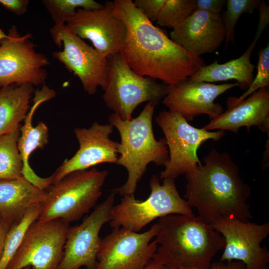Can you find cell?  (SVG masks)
<instances>
[{
    "label": "cell",
    "instance_id": "6da1fadb",
    "mask_svg": "<svg viewBox=\"0 0 269 269\" xmlns=\"http://www.w3.org/2000/svg\"><path fill=\"white\" fill-rule=\"evenodd\" d=\"M114 13L124 23L127 33L120 53L137 74L174 87L205 65L201 57L191 54L155 26L132 0H114Z\"/></svg>",
    "mask_w": 269,
    "mask_h": 269
},
{
    "label": "cell",
    "instance_id": "7a4b0ae2",
    "mask_svg": "<svg viewBox=\"0 0 269 269\" xmlns=\"http://www.w3.org/2000/svg\"><path fill=\"white\" fill-rule=\"evenodd\" d=\"M204 164L185 174L184 198L198 216L211 224L221 217L244 221L252 219L247 200L250 186L240 177L239 168L228 152L213 148L203 159Z\"/></svg>",
    "mask_w": 269,
    "mask_h": 269
},
{
    "label": "cell",
    "instance_id": "3957f363",
    "mask_svg": "<svg viewBox=\"0 0 269 269\" xmlns=\"http://www.w3.org/2000/svg\"><path fill=\"white\" fill-rule=\"evenodd\" d=\"M152 259L164 266L209 269L225 246L222 235L198 216L171 214L158 219Z\"/></svg>",
    "mask_w": 269,
    "mask_h": 269
},
{
    "label": "cell",
    "instance_id": "277c9868",
    "mask_svg": "<svg viewBox=\"0 0 269 269\" xmlns=\"http://www.w3.org/2000/svg\"><path fill=\"white\" fill-rule=\"evenodd\" d=\"M155 105L153 102H147L137 117L129 120H124L115 113L108 118L109 124L117 129L121 136L118 148L120 155L116 163L124 166L128 173L125 183L113 190L123 196L134 194L149 163L165 166L168 161L165 139L156 140L153 132Z\"/></svg>",
    "mask_w": 269,
    "mask_h": 269
},
{
    "label": "cell",
    "instance_id": "5b68a950",
    "mask_svg": "<svg viewBox=\"0 0 269 269\" xmlns=\"http://www.w3.org/2000/svg\"><path fill=\"white\" fill-rule=\"evenodd\" d=\"M108 174L93 167L70 172L52 184L45 190L38 220L61 219L69 224L79 220L96 205Z\"/></svg>",
    "mask_w": 269,
    "mask_h": 269
},
{
    "label": "cell",
    "instance_id": "8992f818",
    "mask_svg": "<svg viewBox=\"0 0 269 269\" xmlns=\"http://www.w3.org/2000/svg\"><path fill=\"white\" fill-rule=\"evenodd\" d=\"M149 186L150 193L145 200H137L134 194L127 195L119 204L114 205L110 221L113 228L121 227L138 232L157 218L192 213L186 200L178 193L174 180L164 179L161 184L159 177L153 175Z\"/></svg>",
    "mask_w": 269,
    "mask_h": 269
},
{
    "label": "cell",
    "instance_id": "52a82bcc",
    "mask_svg": "<svg viewBox=\"0 0 269 269\" xmlns=\"http://www.w3.org/2000/svg\"><path fill=\"white\" fill-rule=\"evenodd\" d=\"M171 86L134 72L120 54L109 57L104 93L105 105L124 120H129L141 103L156 105L163 99Z\"/></svg>",
    "mask_w": 269,
    "mask_h": 269
},
{
    "label": "cell",
    "instance_id": "ba28073f",
    "mask_svg": "<svg viewBox=\"0 0 269 269\" xmlns=\"http://www.w3.org/2000/svg\"><path fill=\"white\" fill-rule=\"evenodd\" d=\"M155 122L165 135L169 159L159 175L160 179L175 180L183 174L193 172L202 164L197 151L208 140L217 141L225 134L224 131H210L190 125L179 114L162 111L155 118Z\"/></svg>",
    "mask_w": 269,
    "mask_h": 269
},
{
    "label": "cell",
    "instance_id": "9c48e42d",
    "mask_svg": "<svg viewBox=\"0 0 269 269\" xmlns=\"http://www.w3.org/2000/svg\"><path fill=\"white\" fill-rule=\"evenodd\" d=\"M50 33L54 42L62 51L52 56L80 79L89 95L96 93L99 87L104 90L109 66V58L72 32L65 24L54 25Z\"/></svg>",
    "mask_w": 269,
    "mask_h": 269
},
{
    "label": "cell",
    "instance_id": "30bf717a",
    "mask_svg": "<svg viewBox=\"0 0 269 269\" xmlns=\"http://www.w3.org/2000/svg\"><path fill=\"white\" fill-rule=\"evenodd\" d=\"M69 227L61 219L34 221L6 269H58Z\"/></svg>",
    "mask_w": 269,
    "mask_h": 269
},
{
    "label": "cell",
    "instance_id": "8fae6325",
    "mask_svg": "<svg viewBox=\"0 0 269 269\" xmlns=\"http://www.w3.org/2000/svg\"><path fill=\"white\" fill-rule=\"evenodd\" d=\"M6 38L0 43V87L12 84H44L47 73L44 68L50 64L47 56L35 50L32 35L21 36L13 25Z\"/></svg>",
    "mask_w": 269,
    "mask_h": 269
},
{
    "label": "cell",
    "instance_id": "7c38bea8",
    "mask_svg": "<svg viewBox=\"0 0 269 269\" xmlns=\"http://www.w3.org/2000/svg\"><path fill=\"white\" fill-rule=\"evenodd\" d=\"M157 223L139 233L115 228L101 239L95 269H144L152 259L158 245L154 240Z\"/></svg>",
    "mask_w": 269,
    "mask_h": 269
},
{
    "label": "cell",
    "instance_id": "4fadbf2b",
    "mask_svg": "<svg viewBox=\"0 0 269 269\" xmlns=\"http://www.w3.org/2000/svg\"><path fill=\"white\" fill-rule=\"evenodd\" d=\"M211 225L224 238L220 262L238 261L246 269H268L269 252L261 243L269 234V223L258 224L227 217H219Z\"/></svg>",
    "mask_w": 269,
    "mask_h": 269
},
{
    "label": "cell",
    "instance_id": "5bb4252c",
    "mask_svg": "<svg viewBox=\"0 0 269 269\" xmlns=\"http://www.w3.org/2000/svg\"><path fill=\"white\" fill-rule=\"evenodd\" d=\"M116 193L97 205L92 212L79 224L69 227L62 260L58 269H95L101 239L103 226L111 220Z\"/></svg>",
    "mask_w": 269,
    "mask_h": 269
},
{
    "label": "cell",
    "instance_id": "9a60e30c",
    "mask_svg": "<svg viewBox=\"0 0 269 269\" xmlns=\"http://www.w3.org/2000/svg\"><path fill=\"white\" fill-rule=\"evenodd\" d=\"M114 7L113 1H107L98 9H78L65 24L81 39L90 40L95 49L107 57L120 54L127 29L114 14Z\"/></svg>",
    "mask_w": 269,
    "mask_h": 269
},
{
    "label": "cell",
    "instance_id": "2e32d148",
    "mask_svg": "<svg viewBox=\"0 0 269 269\" xmlns=\"http://www.w3.org/2000/svg\"><path fill=\"white\" fill-rule=\"evenodd\" d=\"M113 130L114 127L110 124L102 125L98 122L94 123L88 129H75L79 148L71 158L65 159L51 176L52 184L75 171L88 169L100 163H116L119 143L110 138Z\"/></svg>",
    "mask_w": 269,
    "mask_h": 269
},
{
    "label": "cell",
    "instance_id": "e0dca14e",
    "mask_svg": "<svg viewBox=\"0 0 269 269\" xmlns=\"http://www.w3.org/2000/svg\"><path fill=\"white\" fill-rule=\"evenodd\" d=\"M237 86H239L237 82L216 85L187 79L171 87L162 103L169 111L179 114L187 122L201 114L213 119L224 111L220 104L215 103V99Z\"/></svg>",
    "mask_w": 269,
    "mask_h": 269
},
{
    "label": "cell",
    "instance_id": "ac0fdd59",
    "mask_svg": "<svg viewBox=\"0 0 269 269\" xmlns=\"http://www.w3.org/2000/svg\"><path fill=\"white\" fill-rule=\"evenodd\" d=\"M225 36L222 15L198 9L176 25L170 32L171 40L199 57L216 51Z\"/></svg>",
    "mask_w": 269,
    "mask_h": 269
},
{
    "label": "cell",
    "instance_id": "d6986e66",
    "mask_svg": "<svg viewBox=\"0 0 269 269\" xmlns=\"http://www.w3.org/2000/svg\"><path fill=\"white\" fill-rule=\"evenodd\" d=\"M255 126L269 134V90L261 88L238 104L228 107L221 114L211 119L203 128L207 131L228 130L238 134L246 127L248 131Z\"/></svg>",
    "mask_w": 269,
    "mask_h": 269
},
{
    "label": "cell",
    "instance_id": "ffe728a7",
    "mask_svg": "<svg viewBox=\"0 0 269 269\" xmlns=\"http://www.w3.org/2000/svg\"><path fill=\"white\" fill-rule=\"evenodd\" d=\"M56 95L54 90L43 84L41 89L34 93L33 104L28 112L20 128V134L17 146L23 162L22 176L28 181L39 188L46 190L52 184L51 176L42 178L38 176L31 168L28 158L31 153L37 149L43 148L48 142V128L43 122L33 127L32 119L37 107L42 103L48 101Z\"/></svg>",
    "mask_w": 269,
    "mask_h": 269
},
{
    "label": "cell",
    "instance_id": "44dd1931",
    "mask_svg": "<svg viewBox=\"0 0 269 269\" xmlns=\"http://www.w3.org/2000/svg\"><path fill=\"white\" fill-rule=\"evenodd\" d=\"M45 190L23 177L0 179V220L11 228L18 223L32 207L41 204Z\"/></svg>",
    "mask_w": 269,
    "mask_h": 269
},
{
    "label": "cell",
    "instance_id": "7402d4cb",
    "mask_svg": "<svg viewBox=\"0 0 269 269\" xmlns=\"http://www.w3.org/2000/svg\"><path fill=\"white\" fill-rule=\"evenodd\" d=\"M263 31L257 29L256 35L246 51L240 57L220 64L217 61L205 65L190 76L188 80L211 83L236 80L239 86L248 88L254 79L255 66L251 61L253 49Z\"/></svg>",
    "mask_w": 269,
    "mask_h": 269
},
{
    "label": "cell",
    "instance_id": "603a6c76",
    "mask_svg": "<svg viewBox=\"0 0 269 269\" xmlns=\"http://www.w3.org/2000/svg\"><path fill=\"white\" fill-rule=\"evenodd\" d=\"M35 92L29 84H12L0 89V136L21 126Z\"/></svg>",
    "mask_w": 269,
    "mask_h": 269
},
{
    "label": "cell",
    "instance_id": "cb8c5ba5",
    "mask_svg": "<svg viewBox=\"0 0 269 269\" xmlns=\"http://www.w3.org/2000/svg\"><path fill=\"white\" fill-rule=\"evenodd\" d=\"M20 128L0 136V179L23 177V162L17 142Z\"/></svg>",
    "mask_w": 269,
    "mask_h": 269
},
{
    "label": "cell",
    "instance_id": "d4e9b609",
    "mask_svg": "<svg viewBox=\"0 0 269 269\" xmlns=\"http://www.w3.org/2000/svg\"><path fill=\"white\" fill-rule=\"evenodd\" d=\"M41 204L30 209L21 220L13 225L8 231L4 246L0 260V269H6L9 262L21 245L30 226L38 219Z\"/></svg>",
    "mask_w": 269,
    "mask_h": 269
},
{
    "label": "cell",
    "instance_id": "484cf974",
    "mask_svg": "<svg viewBox=\"0 0 269 269\" xmlns=\"http://www.w3.org/2000/svg\"><path fill=\"white\" fill-rule=\"evenodd\" d=\"M41 3L51 15L55 25L65 24L78 9L95 10L103 6L94 0H43Z\"/></svg>",
    "mask_w": 269,
    "mask_h": 269
},
{
    "label": "cell",
    "instance_id": "4316f807",
    "mask_svg": "<svg viewBox=\"0 0 269 269\" xmlns=\"http://www.w3.org/2000/svg\"><path fill=\"white\" fill-rule=\"evenodd\" d=\"M196 10V0H165L157 24L173 28Z\"/></svg>",
    "mask_w": 269,
    "mask_h": 269
},
{
    "label": "cell",
    "instance_id": "83f0119b",
    "mask_svg": "<svg viewBox=\"0 0 269 269\" xmlns=\"http://www.w3.org/2000/svg\"><path fill=\"white\" fill-rule=\"evenodd\" d=\"M261 1L260 0H227V9L222 16L226 36L225 47L227 48L229 42L235 45L234 32L236 23L241 16L245 12L251 13L253 10L258 7Z\"/></svg>",
    "mask_w": 269,
    "mask_h": 269
},
{
    "label": "cell",
    "instance_id": "f1b7e54d",
    "mask_svg": "<svg viewBox=\"0 0 269 269\" xmlns=\"http://www.w3.org/2000/svg\"><path fill=\"white\" fill-rule=\"evenodd\" d=\"M269 85V45L263 49L259 54L257 72L255 78L247 90L239 97H229L226 101L227 106L235 105L244 100L258 90L268 87Z\"/></svg>",
    "mask_w": 269,
    "mask_h": 269
},
{
    "label": "cell",
    "instance_id": "f546056e",
    "mask_svg": "<svg viewBox=\"0 0 269 269\" xmlns=\"http://www.w3.org/2000/svg\"><path fill=\"white\" fill-rule=\"evenodd\" d=\"M165 0H135L134 5L148 20L156 21L160 11Z\"/></svg>",
    "mask_w": 269,
    "mask_h": 269
},
{
    "label": "cell",
    "instance_id": "4dcf8cb0",
    "mask_svg": "<svg viewBox=\"0 0 269 269\" xmlns=\"http://www.w3.org/2000/svg\"><path fill=\"white\" fill-rule=\"evenodd\" d=\"M226 0H196V9L213 14H220L224 10Z\"/></svg>",
    "mask_w": 269,
    "mask_h": 269
},
{
    "label": "cell",
    "instance_id": "1f68e13d",
    "mask_svg": "<svg viewBox=\"0 0 269 269\" xmlns=\"http://www.w3.org/2000/svg\"><path fill=\"white\" fill-rule=\"evenodd\" d=\"M28 0H0V4L6 9L17 15H22L27 11Z\"/></svg>",
    "mask_w": 269,
    "mask_h": 269
},
{
    "label": "cell",
    "instance_id": "d6a6232c",
    "mask_svg": "<svg viewBox=\"0 0 269 269\" xmlns=\"http://www.w3.org/2000/svg\"><path fill=\"white\" fill-rule=\"evenodd\" d=\"M209 269H246L245 264L240 261L212 263Z\"/></svg>",
    "mask_w": 269,
    "mask_h": 269
},
{
    "label": "cell",
    "instance_id": "836d02e7",
    "mask_svg": "<svg viewBox=\"0 0 269 269\" xmlns=\"http://www.w3.org/2000/svg\"><path fill=\"white\" fill-rule=\"evenodd\" d=\"M10 228L8 225L0 221V260L3 253L6 236Z\"/></svg>",
    "mask_w": 269,
    "mask_h": 269
},
{
    "label": "cell",
    "instance_id": "e575fe53",
    "mask_svg": "<svg viewBox=\"0 0 269 269\" xmlns=\"http://www.w3.org/2000/svg\"><path fill=\"white\" fill-rule=\"evenodd\" d=\"M164 266L155 260L152 259L144 269H163Z\"/></svg>",
    "mask_w": 269,
    "mask_h": 269
},
{
    "label": "cell",
    "instance_id": "d590c367",
    "mask_svg": "<svg viewBox=\"0 0 269 269\" xmlns=\"http://www.w3.org/2000/svg\"><path fill=\"white\" fill-rule=\"evenodd\" d=\"M7 36V34L5 33L3 30L0 28V43L3 39L6 38Z\"/></svg>",
    "mask_w": 269,
    "mask_h": 269
},
{
    "label": "cell",
    "instance_id": "8d00e7d4",
    "mask_svg": "<svg viewBox=\"0 0 269 269\" xmlns=\"http://www.w3.org/2000/svg\"><path fill=\"white\" fill-rule=\"evenodd\" d=\"M163 269H198L184 268L164 266Z\"/></svg>",
    "mask_w": 269,
    "mask_h": 269
},
{
    "label": "cell",
    "instance_id": "74e56055",
    "mask_svg": "<svg viewBox=\"0 0 269 269\" xmlns=\"http://www.w3.org/2000/svg\"><path fill=\"white\" fill-rule=\"evenodd\" d=\"M24 269H31V268L30 267H27L25 268Z\"/></svg>",
    "mask_w": 269,
    "mask_h": 269
},
{
    "label": "cell",
    "instance_id": "f35d334b",
    "mask_svg": "<svg viewBox=\"0 0 269 269\" xmlns=\"http://www.w3.org/2000/svg\"></svg>",
    "mask_w": 269,
    "mask_h": 269
}]
</instances>
